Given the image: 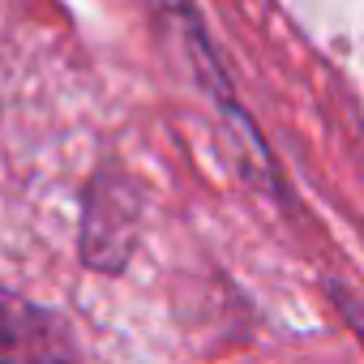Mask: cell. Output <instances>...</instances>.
Returning a JSON list of instances; mask_svg holds the SVG:
<instances>
[{
	"label": "cell",
	"instance_id": "obj_1",
	"mask_svg": "<svg viewBox=\"0 0 364 364\" xmlns=\"http://www.w3.org/2000/svg\"><path fill=\"white\" fill-rule=\"evenodd\" d=\"M141 219H146V189L137 180L103 163L82 193V232H77V257L95 274H124L137 240H141Z\"/></svg>",
	"mask_w": 364,
	"mask_h": 364
},
{
	"label": "cell",
	"instance_id": "obj_2",
	"mask_svg": "<svg viewBox=\"0 0 364 364\" xmlns=\"http://www.w3.org/2000/svg\"><path fill=\"white\" fill-rule=\"evenodd\" d=\"M0 364H86L60 309L0 283Z\"/></svg>",
	"mask_w": 364,
	"mask_h": 364
}]
</instances>
